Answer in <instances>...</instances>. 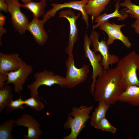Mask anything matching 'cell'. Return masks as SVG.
Masks as SVG:
<instances>
[{"label":"cell","mask_w":139,"mask_h":139,"mask_svg":"<svg viewBox=\"0 0 139 139\" xmlns=\"http://www.w3.org/2000/svg\"><path fill=\"white\" fill-rule=\"evenodd\" d=\"M124 91L116 67L104 70L97 78L92 96L97 102L114 105Z\"/></svg>","instance_id":"obj_1"},{"label":"cell","mask_w":139,"mask_h":139,"mask_svg":"<svg viewBox=\"0 0 139 139\" xmlns=\"http://www.w3.org/2000/svg\"><path fill=\"white\" fill-rule=\"evenodd\" d=\"M139 55L131 52L119 59L116 67L124 90L131 86H139L136 71Z\"/></svg>","instance_id":"obj_2"},{"label":"cell","mask_w":139,"mask_h":139,"mask_svg":"<svg viewBox=\"0 0 139 139\" xmlns=\"http://www.w3.org/2000/svg\"><path fill=\"white\" fill-rule=\"evenodd\" d=\"M93 108V105L88 107L81 105L79 107L72 108V111L68 115L67 120L64 124L65 129H71V133L64 136V139H76L79 133L86 126V122L91 118L89 114Z\"/></svg>","instance_id":"obj_3"},{"label":"cell","mask_w":139,"mask_h":139,"mask_svg":"<svg viewBox=\"0 0 139 139\" xmlns=\"http://www.w3.org/2000/svg\"><path fill=\"white\" fill-rule=\"evenodd\" d=\"M68 55L65 62L67 70L63 88L70 89L85 81L89 72V66L84 64L81 68H77L75 65L73 54Z\"/></svg>","instance_id":"obj_4"},{"label":"cell","mask_w":139,"mask_h":139,"mask_svg":"<svg viewBox=\"0 0 139 139\" xmlns=\"http://www.w3.org/2000/svg\"><path fill=\"white\" fill-rule=\"evenodd\" d=\"M35 81L27 85V87L30 90L31 97L42 99V97H38L39 92L38 89L41 85L51 86L57 84L63 88V83L64 77L53 72L45 70L35 73L33 74Z\"/></svg>","instance_id":"obj_5"},{"label":"cell","mask_w":139,"mask_h":139,"mask_svg":"<svg viewBox=\"0 0 139 139\" xmlns=\"http://www.w3.org/2000/svg\"><path fill=\"white\" fill-rule=\"evenodd\" d=\"M99 33L93 29L90 38L93 48V50L95 53L99 52L102 56L101 64L103 70H106L110 68V65L117 63L119 60V57L114 54H111L109 50L108 46L106 41L102 40L99 41Z\"/></svg>","instance_id":"obj_6"},{"label":"cell","mask_w":139,"mask_h":139,"mask_svg":"<svg viewBox=\"0 0 139 139\" xmlns=\"http://www.w3.org/2000/svg\"><path fill=\"white\" fill-rule=\"evenodd\" d=\"M91 44L92 43L89 37L85 33L84 38L83 49L85 52V57L88 59L92 68L91 76L92 81L90 87V91L92 96L96 79L102 73L103 69L100 63L102 61V56L100 54H96L91 49Z\"/></svg>","instance_id":"obj_7"},{"label":"cell","mask_w":139,"mask_h":139,"mask_svg":"<svg viewBox=\"0 0 139 139\" xmlns=\"http://www.w3.org/2000/svg\"><path fill=\"white\" fill-rule=\"evenodd\" d=\"M89 0L73 1L65 2L62 3H52L51 5L52 8L47 11L43 17L48 20L55 16L57 12L60 9L65 8L73 9L78 10L81 13L82 19L85 23L88 29L89 26L88 15L85 12V7Z\"/></svg>","instance_id":"obj_8"},{"label":"cell","mask_w":139,"mask_h":139,"mask_svg":"<svg viewBox=\"0 0 139 139\" xmlns=\"http://www.w3.org/2000/svg\"><path fill=\"white\" fill-rule=\"evenodd\" d=\"M81 14L80 12L76 15L70 8L61 11L59 13V18H65L69 23L70 31L68 41L65 49L66 53L68 55L72 54L74 44L78 39L79 32L76 21Z\"/></svg>","instance_id":"obj_9"},{"label":"cell","mask_w":139,"mask_h":139,"mask_svg":"<svg viewBox=\"0 0 139 139\" xmlns=\"http://www.w3.org/2000/svg\"><path fill=\"white\" fill-rule=\"evenodd\" d=\"M8 7V12L11 15L13 26L21 35L25 33L29 22L26 16L20 10L21 4L18 1L5 0Z\"/></svg>","instance_id":"obj_10"},{"label":"cell","mask_w":139,"mask_h":139,"mask_svg":"<svg viewBox=\"0 0 139 139\" xmlns=\"http://www.w3.org/2000/svg\"><path fill=\"white\" fill-rule=\"evenodd\" d=\"M32 66L23 62L17 70L8 72L7 75V80L5 85L12 83L14 85V90L17 93H19L22 90L23 86L28 76L33 72Z\"/></svg>","instance_id":"obj_11"},{"label":"cell","mask_w":139,"mask_h":139,"mask_svg":"<svg viewBox=\"0 0 139 139\" xmlns=\"http://www.w3.org/2000/svg\"><path fill=\"white\" fill-rule=\"evenodd\" d=\"M124 24L119 25L113 22L110 23L107 20L102 23L99 27V29L106 33L108 38L106 43L108 46L113 43L116 40L120 41L127 48H129L131 43L129 41L128 37L125 36L121 30V28L124 26Z\"/></svg>","instance_id":"obj_12"},{"label":"cell","mask_w":139,"mask_h":139,"mask_svg":"<svg viewBox=\"0 0 139 139\" xmlns=\"http://www.w3.org/2000/svg\"><path fill=\"white\" fill-rule=\"evenodd\" d=\"M15 126H22L28 128V134H24L25 139H39L42 133L40 128V124L32 116L24 113L18 118L15 121Z\"/></svg>","instance_id":"obj_13"},{"label":"cell","mask_w":139,"mask_h":139,"mask_svg":"<svg viewBox=\"0 0 139 139\" xmlns=\"http://www.w3.org/2000/svg\"><path fill=\"white\" fill-rule=\"evenodd\" d=\"M48 20L45 18L41 20L33 18L32 20L29 22L27 27V30L31 33L36 42L41 46L46 43L48 38V35L44 28V24Z\"/></svg>","instance_id":"obj_14"},{"label":"cell","mask_w":139,"mask_h":139,"mask_svg":"<svg viewBox=\"0 0 139 139\" xmlns=\"http://www.w3.org/2000/svg\"><path fill=\"white\" fill-rule=\"evenodd\" d=\"M23 61L18 53L6 54L0 52V73L7 74L18 70Z\"/></svg>","instance_id":"obj_15"},{"label":"cell","mask_w":139,"mask_h":139,"mask_svg":"<svg viewBox=\"0 0 139 139\" xmlns=\"http://www.w3.org/2000/svg\"><path fill=\"white\" fill-rule=\"evenodd\" d=\"M120 0H118L116 3L115 6V7L114 12L109 14L103 13L96 18L94 19V23L96 24L93 25V29L99 27L103 23L109 19L114 18H118V20H124L128 18L129 15L126 12V8H124L119 11V8L120 6L119 5Z\"/></svg>","instance_id":"obj_16"},{"label":"cell","mask_w":139,"mask_h":139,"mask_svg":"<svg viewBox=\"0 0 139 139\" xmlns=\"http://www.w3.org/2000/svg\"><path fill=\"white\" fill-rule=\"evenodd\" d=\"M111 0H90L86 5L85 10L88 15L91 16L93 21L105 9Z\"/></svg>","instance_id":"obj_17"},{"label":"cell","mask_w":139,"mask_h":139,"mask_svg":"<svg viewBox=\"0 0 139 139\" xmlns=\"http://www.w3.org/2000/svg\"><path fill=\"white\" fill-rule=\"evenodd\" d=\"M118 101L139 107V86L133 85L128 87L121 94Z\"/></svg>","instance_id":"obj_18"},{"label":"cell","mask_w":139,"mask_h":139,"mask_svg":"<svg viewBox=\"0 0 139 139\" xmlns=\"http://www.w3.org/2000/svg\"><path fill=\"white\" fill-rule=\"evenodd\" d=\"M110 106L104 101L99 102L98 107L95 108L91 117L90 124L92 126L94 127L100 120L105 117L106 112Z\"/></svg>","instance_id":"obj_19"},{"label":"cell","mask_w":139,"mask_h":139,"mask_svg":"<svg viewBox=\"0 0 139 139\" xmlns=\"http://www.w3.org/2000/svg\"><path fill=\"white\" fill-rule=\"evenodd\" d=\"M46 3V0H41L38 2L32 1L21 4V7L27 8L33 14V18L38 19L45 13Z\"/></svg>","instance_id":"obj_20"},{"label":"cell","mask_w":139,"mask_h":139,"mask_svg":"<svg viewBox=\"0 0 139 139\" xmlns=\"http://www.w3.org/2000/svg\"><path fill=\"white\" fill-rule=\"evenodd\" d=\"M13 97L12 87L8 84H5L0 89V113L13 100Z\"/></svg>","instance_id":"obj_21"},{"label":"cell","mask_w":139,"mask_h":139,"mask_svg":"<svg viewBox=\"0 0 139 139\" xmlns=\"http://www.w3.org/2000/svg\"><path fill=\"white\" fill-rule=\"evenodd\" d=\"M15 120L13 118L5 120L0 124V139H14L11 133L15 127Z\"/></svg>","instance_id":"obj_22"},{"label":"cell","mask_w":139,"mask_h":139,"mask_svg":"<svg viewBox=\"0 0 139 139\" xmlns=\"http://www.w3.org/2000/svg\"><path fill=\"white\" fill-rule=\"evenodd\" d=\"M119 5L126 8V12L131 18L139 19V6L133 3L130 0H125Z\"/></svg>","instance_id":"obj_23"},{"label":"cell","mask_w":139,"mask_h":139,"mask_svg":"<svg viewBox=\"0 0 139 139\" xmlns=\"http://www.w3.org/2000/svg\"><path fill=\"white\" fill-rule=\"evenodd\" d=\"M40 98L31 97L23 100V103L26 105V107H29L36 111H39L44 107V105L40 101Z\"/></svg>","instance_id":"obj_24"},{"label":"cell","mask_w":139,"mask_h":139,"mask_svg":"<svg viewBox=\"0 0 139 139\" xmlns=\"http://www.w3.org/2000/svg\"><path fill=\"white\" fill-rule=\"evenodd\" d=\"M94 127L95 128L100 129L114 134L116 133L117 130L116 128L111 124L108 120L105 117L100 120Z\"/></svg>","instance_id":"obj_25"},{"label":"cell","mask_w":139,"mask_h":139,"mask_svg":"<svg viewBox=\"0 0 139 139\" xmlns=\"http://www.w3.org/2000/svg\"><path fill=\"white\" fill-rule=\"evenodd\" d=\"M22 96L20 93V97L18 99L15 100H12L10 104L7 107L5 110L6 114H10L13 111L19 109H23V101Z\"/></svg>","instance_id":"obj_26"},{"label":"cell","mask_w":139,"mask_h":139,"mask_svg":"<svg viewBox=\"0 0 139 139\" xmlns=\"http://www.w3.org/2000/svg\"><path fill=\"white\" fill-rule=\"evenodd\" d=\"M5 16L1 12L0 13V45L1 46H3L2 42V37L3 34L7 32V30L3 27V25L5 22Z\"/></svg>","instance_id":"obj_27"},{"label":"cell","mask_w":139,"mask_h":139,"mask_svg":"<svg viewBox=\"0 0 139 139\" xmlns=\"http://www.w3.org/2000/svg\"><path fill=\"white\" fill-rule=\"evenodd\" d=\"M0 10L6 13L8 12L7 5L5 0H0Z\"/></svg>","instance_id":"obj_28"},{"label":"cell","mask_w":139,"mask_h":139,"mask_svg":"<svg viewBox=\"0 0 139 139\" xmlns=\"http://www.w3.org/2000/svg\"><path fill=\"white\" fill-rule=\"evenodd\" d=\"M7 80V75L0 73V89H2L5 85V82Z\"/></svg>","instance_id":"obj_29"},{"label":"cell","mask_w":139,"mask_h":139,"mask_svg":"<svg viewBox=\"0 0 139 139\" xmlns=\"http://www.w3.org/2000/svg\"><path fill=\"white\" fill-rule=\"evenodd\" d=\"M132 27L134 29L135 32L139 34V19H136L135 21L131 24Z\"/></svg>","instance_id":"obj_30"},{"label":"cell","mask_w":139,"mask_h":139,"mask_svg":"<svg viewBox=\"0 0 139 139\" xmlns=\"http://www.w3.org/2000/svg\"><path fill=\"white\" fill-rule=\"evenodd\" d=\"M12 1H18V0H20L22 1L23 4L26 3L30 1H31L32 0H10Z\"/></svg>","instance_id":"obj_31"},{"label":"cell","mask_w":139,"mask_h":139,"mask_svg":"<svg viewBox=\"0 0 139 139\" xmlns=\"http://www.w3.org/2000/svg\"><path fill=\"white\" fill-rule=\"evenodd\" d=\"M137 70H138V71L139 73V57H138V65Z\"/></svg>","instance_id":"obj_32"},{"label":"cell","mask_w":139,"mask_h":139,"mask_svg":"<svg viewBox=\"0 0 139 139\" xmlns=\"http://www.w3.org/2000/svg\"><path fill=\"white\" fill-rule=\"evenodd\" d=\"M44 0V1H45V0ZM49 1H52V0H49Z\"/></svg>","instance_id":"obj_33"}]
</instances>
